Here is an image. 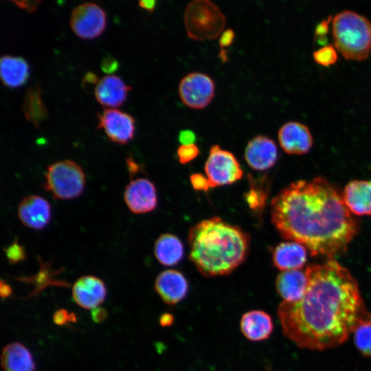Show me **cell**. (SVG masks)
Instances as JSON below:
<instances>
[{"label":"cell","instance_id":"1","mask_svg":"<svg viewBox=\"0 0 371 371\" xmlns=\"http://www.w3.org/2000/svg\"><path fill=\"white\" fill-rule=\"evenodd\" d=\"M304 296L282 302L278 317L284 335L299 347L324 350L343 344L361 326L371 324V313L349 271L330 259L305 270Z\"/></svg>","mask_w":371,"mask_h":371},{"label":"cell","instance_id":"2","mask_svg":"<svg viewBox=\"0 0 371 371\" xmlns=\"http://www.w3.org/2000/svg\"><path fill=\"white\" fill-rule=\"evenodd\" d=\"M271 221L286 240L312 256L332 258L344 251L358 231L342 193L324 177L291 183L271 200Z\"/></svg>","mask_w":371,"mask_h":371},{"label":"cell","instance_id":"3","mask_svg":"<svg viewBox=\"0 0 371 371\" xmlns=\"http://www.w3.org/2000/svg\"><path fill=\"white\" fill-rule=\"evenodd\" d=\"M189 258L204 276L232 273L247 258L249 235L220 217L205 219L188 232Z\"/></svg>","mask_w":371,"mask_h":371},{"label":"cell","instance_id":"4","mask_svg":"<svg viewBox=\"0 0 371 371\" xmlns=\"http://www.w3.org/2000/svg\"><path fill=\"white\" fill-rule=\"evenodd\" d=\"M334 46L347 60H363L371 54V21L351 10H341L333 17Z\"/></svg>","mask_w":371,"mask_h":371},{"label":"cell","instance_id":"5","mask_svg":"<svg viewBox=\"0 0 371 371\" xmlns=\"http://www.w3.org/2000/svg\"><path fill=\"white\" fill-rule=\"evenodd\" d=\"M183 20L187 35L196 41L216 38L223 32L226 25L224 14L209 0L190 2L185 9Z\"/></svg>","mask_w":371,"mask_h":371},{"label":"cell","instance_id":"6","mask_svg":"<svg viewBox=\"0 0 371 371\" xmlns=\"http://www.w3.org/2000/svg\"><path fill=\"white\" fill-rule=\"evenodd\" d=\"M85 183L82 167L74 161L63 160L47 167L43 188L55 199L68 200L79 196L85 189Z\"/></svg>","mask_w":371,"mask_h":371},{"label":"cell","instance_id":"7","mask_svg":"<svg viewBox=\"0 0 371 371\" xmlns=\"http://www.w3.org/2000/svg\"><path fill=\"white\" fill-rule=\"evenodd\" d=\"M204 169L211 188L232 184L243 175L234 155L216 144L210 148Z\"/></svg>","mask_w":371,"mask_h":371},{"label":"cell","instance_id":"8","mask_svg":"<svg viewBox=\"0 0 371 371\" xmlns=\"http://www.w3.org/2000/svg\"><path fill=\"white\" fill-rule=\"evenodd\" d=\"M181 102L193 109H202L210 104L215 95V83L206 74L192 72L185 76L178 87Z\"/></svg>","mask_w":371,"mask_h":371},{"label":"cell","instance_id":"9","mask_svg":"<svg viewBox=\"0 0 371 371\" xmlns=\"http://www.w3.org/2000/svg\"><path fill=\"white\" fill-rule=\"evenodd\" d=\"M70 26L80 38L91 39L99 36L106 26L104 11L97 4L85 2L71 11Z\"/></svg>","mask_w":371,"mask_h":371},{"label":"cell","instance_id":"10","mask_svg":"<svg viewBox=\"0 0 371 371\" xmlns=\"http://www.w3.org/2000/svg\"><path fill=\"white\" fill-rule=\"evenodd\" d=\"M97 128H103L111 142L118 144L128 143L134 135L135 120L129 114L115 109H104L98 113Z\"/></svg>","mask_w":371,"mask_h":371},{"label":"cell","instance_id":"11","mask_svg":"<svg viewBox=\"0 0 371 371\" xmlns=\"http://www.w3.org/2000/svg\"><path fill=\"white\" fill-rule=\"evenodd\" d=\"M124 199L131 212H150L155 209L157 204L156 188L153 182L146 178L133 179L125 188Z\"/></svg>","mask_w":371,"mask_h":371},{"label":"cell","instance_id":"12","mask_svg":"<svg viewBox=\"0 0 371 371\" xmlns=\"http://www.w3.org/2000/svg\"><path fill=\"white\" fill-rule=\"evenodd\" d=\"M282 149L290 155H304L312 148L313 139L306 124L298 121H289L283 124L278 132Z\"/></svg>","mask_w":371,"mask_h":371},{"label":"cell","instance_id":"13","mask_svg":"<svg viewBox=\"0 0 371 371\" xmlns=\"http://www.w3.org/2000/svg\"><path fill=\"white\" fill-rule=\"evenodd\" d=\"M278 157V151L273 139L265 135H258L247 143L245 159L255 170H266L273 167Z\"/></svg>","mask_w":371,"mask_h":371},{"label":"cell","instance_id":"14","mask_svg":"<svg viewBox=\"0 0 371 371\" xmlns=\"http://www.w3.org/2000/svg\"><path fill=\"white\" fill-rule=\"evenodd\" d=\"M18 217L25 226L39 230L50 221L52 210L49 202L43 197L32 194L23 198L17 210Z\"/></svg>","mask_w":371,"mask_h":371},{"label":"cell","instance_id":"15","mask_svg":"<svg viewBox=\"0 0 371 371\" xmlns=\"http://www.w3.org/2000/svg\"><path fill=\"white\" fill-rule=\"evenodd\" d=\"M106 289L103 281L94 276L79 278L74 284L72 296L74 301L84 308H95L104 300Z\"/></svg>","mask_w":371,"mask_h":371},{"label":"cell","instance_id":"16","mask_svg":"<svg viewBox=\"0 0 371 371\" xmlns=\"http://www.w3.org/2000/svg\"><path fill=\"white\" fill-rule=\"evenodd\" d=\"M155 289L165 303L175 304L186 296L188 283L182 273L168 269L158 275L155 280Z\"/></svg>","mask_w":371,"mask_h":371},{"label":"cell","instance_id":"17","mask_svg":"<svg viewBox=\"0 0 371 371\" xmlns=\"http://www.w3.org/2000/svg\"><path fill=\"white\" fill-rule=\"evenodd\" d=\"M131 87L116 76L109 75L99 80L95 87L96 100L102 105L109 107L120 106L126 100Z\"/></svg>","mask_w":371,"mask_h":371},{"label":"cell","instance_id":"18","mask_svg":"<svg viewBox=\"0 0 371 371\" xmlns=\"http://www.w3.org/2000/svg\"><path fill=\"white\" fill-rule=\"evenodd\" d=\"M342 195L349 211L357 215H371V181H352Z\"/></svg>","mask_w":371,"mask_h":371},{"label":"cell","instance_id":"19","mask_svg":"<svg viewBox=\"0 0 371 371\" xmlns=\"http://www.w3.org/2000/svg\"><path fill=\"white\" fill-rule=\"evenodd\" d=\"M272 260L275 267L280 270L300 269L307 260L306 248L294 241L280 243L273 249Z\"/></svg>","mask_w":371,"mask_h":371},{"label":"cell","instance_id":"20","mask_svg":"<svg viewBox=\"0 0 371 371\" xmlns=\"http://www.w3.org/2000/svg\"><path fill=\"white\" fill-rule=\"evenodd\" d=\"M305 271L300 269L283 271L276 278L277 292L284 302L300 300L304 295L307 286Z\"/></svg>","mask_w":371,"mask_h":371},{"label":"cell","instance_id":"21","mask_svg":"<svg viewBox=\"0 0 371 371\" xmlns=\"http://www.w3.org/2000/svg\"><path fill=\"white\" fill-rule=\"evenodd\" d=\"M240 326L243 335L253 341L268 339L273 328L271 316L259 310L250 311L243 314Z\"/></svg>","mask_w":371,"mask_h":371},{"label":"cell","instance_id":"22","mask_svg":"<svg viewBox=\"0 0 371 371\" xmlns=\"http://www.w3.org/2000/svg\"><path fill=\"white\" fill-rule=\"evenodd\" d=\"M5 371H35L36 366L30 350L23 344L14 342L5 346L1 354Z\"/></svg>","mask_w":371,"mask_h":371},{"label":"cell","instance_id":"23","mask_svg":"<svg viewBox=\"0 0 371 371\" xmlns=\"http://www.w3.org/2000/svg\"><path fill=\"white\" fill-rule=\"evenodd\" d=\"M29 67L26 60L19 56H2L0 59V76L4 85L17 87L25 82Z\"/></svg>","mask_w":371,"mask_h":371},{"label":"cell","instance_id":"24","mask_svg":"<svg viewBox=\"0 0 371 371\" xmlns=\"http://www.w3.org/2000/svg\"><path fill=\"white\" fill-rule=\"evenodd\" d=\"M154 254L161 265H175L183 257V245L177 236L171 234H164L155 243Z\"/></svg>","mask_w":371,"mask_h":371},{"label":"cell","instance_id":"25","mask_svg":"<svg viewBox=\"0 0 371 371\" xmlns=\"http://www.w3.org/2000/svg\"><path fill=\"white\" fill-rule=\"evenodd\" d=\"M41 94V89L36 83L27 89L22 103V111L26 120L35 128H38L47 116Z\"/></svg>","mask_w":371,"mask_h":371},{"label":"cell","instance_id":"26","mask_svg":"<svg viewBox=\"0 0 371 371\" xmlns=\"http://www.w3.org/2000/svg\"><path fill=\"white\" fill-rule=\"evenodd\" d=\"M249 178L250 188L245 194V199L249 208L258 212L264 208L266 204L268 194L267 189L265 187L262 181H258V179L250 176Z\"/></svg>","mask_w":371,"mask_h":371},{"label":"cell","instance_id":"27","mask_svg":"<svg viewBox=\"0 0 371 371\" xmlns=\"http://www.w3.org/2000/svg\"><path fill=\"white\" fill-rule=\"evenodd\" d=\"M357 349L366 357H371V324L359 327L354 333Z\"/></svg>","mask_w":371,"mask_h":371},{"label":"cell","instance_id":"28","mask_svg":"<svg viewBox=\"0 0 371 371\" xmlns=\"http://www.w3.org/2000/svg\"><path fill=\"white\" fill-rule=\"evenodd\" d=\"M313 57L318 65L325 67L330 66L334 65L338 59L337 50L334 45L327 44L315 50Z\"/></svg>","mask_w":371,"mask_h":371},{"label":"cell","instance_id":"29","mask_svg":"<svg viewBox=\"0 0 371 371\" xmlns=\"http://www.w3.org/2000/svg\"><path fill=\"white\" fill-rule=\"evenodd\" d=\"M199 154V148L195 144L181 145L177 150L179 161L182 164L189 163Z\"/></svg>","mask_w":371,"mask_h":371},{"label":"cell","instance_id":"30","mask_svg":"<svg viewBox=\"0 0 371 371\" xmlns=\"http://www.w3.org/2000/svg\"><path fill=\"white\" fill-rule=\"evenodd\" d=\"M333 17L331 16H328L326 19H324L319 21L315 27V40L317 42L324 46L327 45V34L329 31V25L332 22Z\"/></svg>","mask_w":371,"mask_h":371},{"label":"cell","instance_id":"31","mask_svg":"<svg viewBox=\"0 0 371 371\" xmlns=\"http://www.w3.org/2000/svg\"><path fill=\"white\" fill-rule=\"evenodd\" d=\"M6 256L11 263H16L25 258V251L17 242L13 243L5 249Z\"/></svg>","mask_w":371,"mask_h":371},{"label":"cell","instance_id":"32","mask_svg":"<svg viewBox=\"0 0 371 371\" xmlns=\"http://www.w3.org/2000/svg\"><path fill=\"white\" fill-rule=\"evenodd\" d=\"M190 180L192 188L196 190L207 192L211 188L207 177L202 174H193L190 176Z\"/></svg>","mask_w":371,"mask_h":371},{"label":"cell","instance_id":"33","mask_svg":"<svg viewBox=\"0 0 371 371\" xmlns=\"http://www.w3.org/2000/svg\"><path fill=\"white\" fill-rule=\"evenodd\" d=\"M76 316L74 313H69L65 309H59L56 311L53 316L54 322L56 325L63 326L69 322H76Z\"/></svg>","mask_w":371,"mask_h":371},{"label":"cell","instance_id":"34","mask_svg":"<svg viewBox=\"0 0 371 371\" xmlns=\"http://www.w3.org/2000/svg\"><path fill=\"white\" fill-rule=\"evenodd\" d=\"M196 135L194 131L185 129L179 132L178 139L181 145L193 144L196 141Z\"/></svg>","mask_w":371,"mask_h":371},{"label":"cell","instance_id":"35","mask_svg":"<svg viewBox=\"0 0 371 371\" xmlns=\"http://www.w3.org/2000/svg\"><path fill=\"white\" fill-rule=\"evenodd\" d=\"M117 67L118 63L117 60L109 56L104 57L102 60L101 69L105 73H113Z\"/></svg>","mask_w":371,"mask_h":371},{"label":"cell","instance_id":"36","mask_svg":"<svg viewBox=\"0 0 371 371\" xmlns=\"http://www.w3.org/2000/svg\"><path fill=\"white\" fill-rule=\"evenodd\" d=\"M234 37L235 33L232 29H227L223 31L219 38L220 47L223 49L230 46L234 41Z\"/></svg>","mask_w":371,"mask_h":371},{"label":"cell","instance_id":"37","mask_svg":"<svg viewBox=\"0 0 371 371\" xmlns=\"http://www.w3.org/2000/svg\"><path fill=\"white\" fill-rule=\"evenodd\" d=\"M41 1H12L19 8L25 10L29 12H34Z\"/></svg>","mask_w":371,"mask_h":371},{"label":"cell","instance_id":"38","mask_svg":"<svg viewBox=\"0 0 371 371\" xmlns=\"http://www.w3.org/2000/svg\"><path fill=\"white\" fill-rule=\"evenodd\" d=\"M107 315L106 310L102 307H96L91 312L92 319L96 323L103 322L106 319Z\"/></svg>","mask_w":371,"mask_h":371},{"label":"cell","instance_id":"39","mask_svg":"<svg viewBox=\"0 0 371 371\" xmlns=\"http://www.w3.org/2000/svg\"><path fill=\"white\" fill-rule=\"evenodd\" d=\"M156 1L153 0H142L138 2L140 8L150 12H153L155 7Z\"/></svg>","mask_w":371,"mask_h":371},{"label":"cell","instance_id":"40","mask_svg":"<svg viewBox=\"0 0 371 371\" xmlns=\"http://www.w3.org/2000/svg\"><path fill=\"white\" fill-rule=\"evenodd\" d=\"M12 293V289L9 284L4 282L3 280L1 282V295L2 297H9Z\"/></svg>","mask_w":371,"mask_h":371},{"label":"cell","instance_id":"41","mask_svg":"<svg viewBox=\"0 0 371 371\" xmlns=\"http://www.w3.org/2000/svg\"><path fill=\"white\" fill-rule=\"evenodd\" d=\"M172 322L173 317L169 313L163 314L159 319V322L163 326H168L172 323Z\"/></svg>","mask_w":371,"mask_h":371},{"label":"cell","instance_id":"42","mask_svg":"<svg viewBox=\"0 0 371 371\" xmlns=\"http://www.w3.org/2000/svg\"><path fill=\"white\" fill-rule=\"evenodd\" d=\"M97 82V76L91 72H88L84 77L83 83L94 84Z\"/></svg>","mask_w":371,"mask_h":371}]
</instances>
